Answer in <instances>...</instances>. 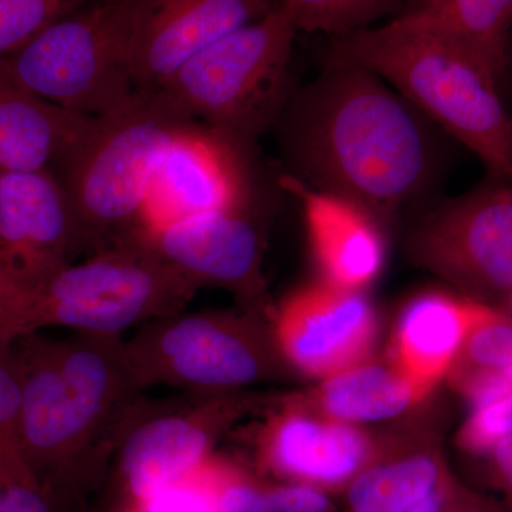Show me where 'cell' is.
I'll use <instances>...</instances> for the list:
<instances>
[{
    "mask_svg": "<svg viewBox=\"0 0 512 512\" xmlns=\"http://www.w3.org/2000/svg\"><path fill=\"white\" fill-rule=\"evenodd\" d=\"M430 121L382 77L326 62L293 89L274 128L286 175L377 215L426 194L439 170Z\"/></svg>",
    "mask_w": 512,
    "mask_h": 512,
    "instance_id": "obj_1",
    "label": "cell"
},
{
    "mask_svg": "<svg viewBox=\"0 0 512 512\" xmlns=\"http://www.w3.org/2000/svg\"><path fill=\"white\" fill-rule=\"evenodd\" d=\"M18 365L20 443L40 484L79 510L83 487L111 454L117 430L143 387L121 336L37 333L12 348Z\"/></svg>",
    "mask_w": 512,
    "mask_h": 512,
    "instance_id": "obj_2",
    "label": "cell"
},
{
    "mask_svg": "<svg viewBox=\"0 0 512 512\" xmlns=\"http://www.w3.org/2000/svg\"><path fill=\"white\" fill-rule=\"evenodd\" d=\"M326 62L357 64L464 147L493 180L512 185V116L491 74L451 37L396 16L373 28L330 37Z\"/></svg>",
    "mask_w": 512,
    "mask_h": 512,
    "instance_id": "obj_3",
    "label": "cell"
},
{
    "mask_svg": "<svg viewBox=\"0 0 512 512\" xmlns=\"http://www.w3.org/2000/svg\"><path fill=\"white\" fill-rule=\"evenodd\" d=\"M197 124L163 89L137 90L119 109L97 117L55 171L72 207L79 256L141 234L165 151Z\"/></svg>",
    "mask_w": 512,
    "mask_h": 512,
    "instance_id": "obj_4",
    "label": "cell"
},
{
    "mask_svg": "<svg viewBox=\"0 0 512 512\" xmlns=\"http://www.w3.org/2000/svg\"><path fill=\"white\" fill-rule=\"evenodd\" d=\"M9 286L20 338L47 328L121 336L185 311L198 291L140 239L70 262L30 288Z\"/></svg>",
    "mask_w": 512,
    "mask_h": 512,
    "instance_id": "obj_5",
    "label": "cell"
},
{
    "mask_svg": "<svg viewBox=\"0 0 512 512\" xmlns=\"http://www.w3.org/2000/svg\"><path fill=\"white\" fill-rule=\"evenodd\" d=\"M298 33L275 6L261 19L205 47L163 90L198 123L251 148L274 128L291 96Z\"/></svg>",
    "mask_w": 512,
    "mask_h": 512,
    "instance_id": "obj_6",
    "label": "cell"
},
{
    "mask_svg": "<svg viewBox=\"0 0 512 512\" xmlns=\"http://www.w3.org/2000/svg\"><path fill=\"white\" fill-rule=\"evenodd\" d=\"M141 0H87L3 57L9 73L50 103L101 117L137 92L131 42Z\"/></svg>",
    "mask_w": 512,
    "mask_h": 512,
    "instance_id": "obj_7",
    "label": "cell"
},
{
    "mask_svg": "<svg viewBox=\"0 0 512 512\" xmlns=\"http://www.w3.org/2000/svg\"><path fill=\"white\" fill-rule=\"evenodd\" d=\"M140 386H167L197 396H220L274 376V335L247 315L185 311L153 320L126 342ZM285 360V359H284Z\"/></svg>",
    "mask_w": 512,
    "mask_h": 512,
    "instance_id": "obj_8",
    "label": "cell"
},
{
    "mask_svg": "<svg viewBox=\"0 0 512 512\" xmlns=\"http://www.w3.org/2000/svg\"><path fill=\"white\" fill-rule=\"evenodd\" d=\"M414 261L477 298L512 296V185L493 180L421 218Z\"/></svg>",
    "mask_w": 512,
    "mask_h": 512,
    "instance_id": "obj_9",
    "label": "cell"
},
{
    "mask_svg": "<svg viewBox=\"0 0 512 512\" xmlns=\"http://www.w3.org/2000/svg\"><path fill=\"white\" fill-rule=\"evenodd\" d=\"M147 410L138 400L128 409L111 450L124 500L121 510L204 467L239 409L227 399L200 396L183 406Z\"/></svg>",
    "mask_w": 512,
    "mask_h": 512,
    "instance_id": "obj_10",
    "label": "cell"
},
{
    "mask_svg": "<svg viewBox=\"0 0 512 512\" xmlns=\"http://www.w3.org/2000/svg\"><path fill=\"white\" fill-rule=\"evenodd\" d=\"M256 200L244 207L194 215L144 229L136 239L191 285L227 289L249 305L264 299V237Z\"/></svg>",
    "mask_w": 512,
    "mask_h": 512,
    "instance_id": "obj_11",
    "label": "cell"
},
{
    "mask_svg": "<svg viewBox=\"0 0 512 512\" xmlns=\"http://www.w3.org/2000/svg\"><path fill=\"white\" fill-rule=\"evenodd\" d=\"M252 170L251 148L197 124L165 151L148 195L143 231L251 204L258 194Z\"/></svg>",
    "mask_w": 512,
    "mask_h": 512,
    "instance_id": "obj_12",
    "label": "cell"
},
{
    "mask_svg": "<svg viewBox=\"0 0 512 512\" xmlns=\"http://www.w3.org/2000/svg\"><path fill=\"white\" fill-rule=\"evenodd\" d=\"M77 256L76 222L55 171H0V275L30 288Z\"/></svg>",
    "mask_w": 512,
    "mask_h": 512,
    "instance_id": "obj_13",
    "label": "cell"
},
{
    "mask_svg": "<svg viewBox=\"0 0 512 512\" xmlns=\"http://www.w3.org/2000/svg\"><path fill=\"white\" fill-rule=\"evenodd\" d=\"M272 332L286 365L329 379L369 360L377 318L363 292L320 281L286 299Z\"/></svg>",
    "mask_w": 512,
    "mask_h": 512,
    "instance_id": "obj_14",
    "label": "cell"
},
{
    "mask_svg": "<svg viewBox=\"0 0 512 512\" xmlns=\"http://www.w3.org/2000/svg\"><path fill=\"white\" fill-rule=\"evenodd\" d=\"M275 6V0H141L131 42L136 90L163 89L205 47Z\"/></svg>",
    "mask_w": 512,
    "mask_h": 512,
    "instance_id": "obj_15",
    "label": "cell"
},
{
    "mask_svg": "<svg viewBox=\"0 0 512 512\" xmlns=\"http://www.w3.org/2000/svg\"><path fill=\"white\" fill-rule=\"evenodd\" d=\"M376 451L353 424L298 406L275 414L262 436V454L272 471L320 488L348 485Z\"/></svg>",
    "mask_w": 512,
    "mask_h": 512,
    "instance_id": "obj_16",
    "label": "cell"
},
{
    "mask_svg": "<svg viewBox=\"0 0 512 512\" xmlns=\"http://www.w3.org/2000/svg\"><path fill=\"white\" fill-rule=\"evenodd\" d=\"M278 181L282 190L301 201L322 281L346 291H365L382 272L386 254L376 215L348 198L306 187L289 175Z\"/></svg>",
    "mask_w": 512,
    "mask_h": 512,
    "instance_id": "obj_17",
    "label": "cell"
},
{
    "mask_svg": "<svg viewBox=\"0 0 512 512\" xmlns=\"http://www.w3.org/2000/svg\"><path fill=\"white\" fill-rule=\"evenodd\" d=\"M490 306L446 292L421 293L403 309L390 346V363L427 396L450 372L471 328Z\"/></svg>",
    "mask_w": 512,
    "mask_h": 512,
    "instance_id": "obj_18",
    "label": "cell"
},
{
    "mask_svg": "<svg viewBox=\"0 0 512 512\" xmlns=\"http://www.w3.org/2000/svg\"><path fill=\"white\" fill-rule=\"evenodd\" d=\"M96 119L37 96L0 59V171H56Z\"/></svg>",
    "mask_w": 512,
    "mask_h": 512,
    "instance_id": "obj_19",
    "label": "cell"
},
{
    "mask_svg": "<svg viewBox=\"0 0 512 512\" xmlns=\"http://www.w3.org/2000/svg\"><path fill=\"white\" fill-rule=\"evenodd\" d=\"M448 481L443 458L431 444L377 448L348 484V512H406Z\"/></svg>",
    "mask_w": 512,
    "mask_h": 512,
    "instance_id": "obj_20",
    "label": "cell"
},
{
    "mask_svg": "<svg viewBox=\"0 0 512 512\" xmlns=\"http://www.w3.org/2000/svg\"><path fill=\"white\" fill-rule=\"evenodd\" d=\"M399 16L421 20L466 49L501 87L512 0H406Z\"/></svg>",
    "mask_w": 512,
    "mask_h": 512,
    "instance_id": "obj_21",
    "label": "cell"
},
{
    "mask_svg": "<svg viewBox=\"0 0 512 512\" xmlns=\"http://www.w3.org/2000/svg\"><path fill=\"white\" fill-rule=\"evenodd\" d=\"M421 396L392 363L363 362L325 379L315 396L320 413L345 423L392 419Z\"/></svg>",
    "mask_w": 512,
    "mask_h": 512,
    "instance_id": "obj_22",
    "label": "cell"
},
{
    "mask_svg": "<svg viewBox=\"0 0 512 512\" xmlns=\"http://www.w3.org/2000/svg\"><path fill=\"white\" fill-rule=\"evenodd\" d=\"M447 376L473 409L510 396L512 320L488 309L468 332Z\"/></svg>",
    "mask_w": 512,
    "mask_h": 512,
    "instance_id": "obj_23",
    "label": "cell"
},
{
    "mask_svg": "<svg viewBox=\"0 0 512 512\" xmlns=\"http://www.w3.org/2000/svg\"><path fill=\"white\" fill-rule=\"evenodd\" d=\"M298 32L342 36L396 18L406 0H275Z\"/></svg>",
    "mask_w": 512,
    "mask_h": 512,
    "instance_id": "obj_24",
    "label": "cell"
},
{
    "mask_svg": "<svg viewBox=\"0 0 512 512\" xmlns=\"http://www.w3.org/2000/svg\"><path fill=\"white\" fill-rule=\"evenodd\" d=\"M228 464L214 457L190 477L161 488L121 512H220Z\"/></svg>",
    "mask_w": 512,
    "mask_h": 512,
    "instance_id": "obj_25",
    "label": "cell"
},
{
    "mask_svg": "<svg viewBox=\"0 0 512 512\" xmlns=\"http://www.w3.org/2000/svg\"><path fill=\"white\" fill-rule=\"evenodd\" d=\"M20 402L19 370L10 350L0 356V480L35 477L20 443Z\"/></svg>",
    "mask_w": 512,
    "mask_h": 512,
    "instance_id": "obj_26",
    "label": "cell"
},
{
    "mask_svg": "<svg viewBox=\"0 0 512 512\" xmlns=\"http://www.w3.org/2000/svg\"><path fill=\"white\" fill-rule=\"evenodd\" d=\"M87 0H0V59Z\"/></svg>",
    "mask_w": 512,
    "mask_h": 512,
    "instance_id": "obj_27",
    "label": "cell"
},
{
    "mask_svg": "<svg viewBox=\"0 0 512 512\" xmlns=\"http://www.w3.org/2000/svg\"><path fill=\"white\" fill-rule=\"evenodd\" d=\"M508 436H512V394L474 407L458 433V444L468 453L485 454Z\"/></svg>",
    "mask_w": 512,
    "mask_h": 512,
    "instance_id": "obj_28",
    "label": "cell"
},
{
    "mask_svg": "<svg viewBox=\"0 0 512 512\" xmlns=\"http://www.w3.org/2000/svg\"><path fill=\"white\" fill-rule=\"evenodd\" d=\"M0 512H77L35 477L0 480Z\"/></svg>",
    "mask_w": 512,
    "mask_h": 512,
    "instance_id": "obj_29",
    "label": "cell"
},
{
    "mask_svg": "<svg viewBox=\"0 0 512 512\" xmlns=\"http://www.w3.org/2000/svg\"><path fill=\"white\" fill-rule=\"evenodd\" d=\"M220 512H275L266 488L252 483L237 468L229 467L222 484Z\"/></svg>",
    "mask_w": 512,
    "mask_h": 512,
    "instance_id": "obj_30",
    "label": "cell"
},
{
    "mask_svg": "<svg viewBox=\"0 0 512 512\" xmlns=\"http://www.w3.org/2000/svg\"><path fill=\"white\" fill-rule=\"evenodd\" d=\"M275 512H329L330 500L322 488L305 483L266 488Z\"/></svg>",
    "mask_w": 512,
    "mask_h": 512,
    "instance_id": "obj_31",
    "label": "cell"
},
{
    "mask_svg": "<svg viewBox=\"0 0 512 512\" xmlns=\"http://www.w3.org/2000/svg\"><path fill=\"white\" fill-rule=\"evenodd\" d=\"M19 339L12 292L8 281L0 275V356L9 353Z\"/></svg>",
    "mask_w": 512,
    "mask_h": 512,
    "instance_id": "obj_32",
    "label": "cell"
},
{
    "mask_svg": "<svg viewBox=\"0 0 512 512\" xmlns=\"http://www.w3.org/2000/svg\"><path fill=\"white\" fill-rule=\"evenodd\" d=\"M493 454L495 471L503 484L504 490L510 495L512 500V436L501 440L494 450Z\"/></svg>",
    "mask_w": 512,
    "mask_h": 512,
    "instance_id": "obj_33",
    "label": "cell"
},
{
    "mask_svg": "<svg viewBox=\"0 0 512 512\" xmlns=\"http://www.w3.org/2000/svg\"><path fill=\"white\" fill-rule=\"evenodd\" d=\"M441 512H490V510L466 491H460L454 487Z\"/></svg>",
    "mask_w": 512,
    "mask_h": 512,
    "instance_id": "obj_34",
    "label": "cell"
},
{
    "mask_svg": "<svg viewBox=\"0 0 512 512\" xmlns=\"http://www.w3.org/2000/svg\"><path fill=\"white\" fill-rule=\"evenodd\" d=\"M456 487L451 481L448 483L441 485L440 488H437L433 494H430L426 500L421 501V503L414 505L413 508H410L409 511L406 512H441L443 511L444 505H446L448 497H450L451 491Z\"/></svg>",
    "mask_w": 512,
    "mask_h": 512,
    "instance_id": "obj_35",
    "label": "cell"
},
{
    "mask_svg": "<svg viewBox=\"0 0 512 512\" xmlns=\"http://www.w3.org/2000/svg\"><path fill=\"white\" fill-rule=\"evenodd\" d=\"M512 76V32L510 36V40H508L507 47V60H505V72L503 77V82L505 77Z\"/></svg>",
    "mask_w": 512,
    "mask_h": 512,
    "instance_id": "obj_36",
    "label": "cell"
},
{
    "mask_svg": "<svg viewBox=\"0 0 512 512\" xmlns=\"http://www.w3.org/2000/svg\"><path fill=\"white\" fill-rule=\"evenodd\" d=\"M511 301H512V296H511Z\"/></svg>",
    "mask_w": 512,
    "mask_h": 512,
    "instance_id": "obj_37",
    "label": "cell"
}]
</instances>
